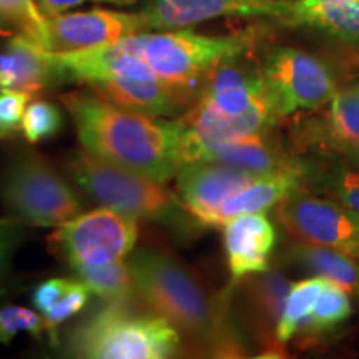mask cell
<instances>
[{
	"label": "cell",
	"mask_w": 359,
	"mask_h": 359,
	"mask_svg": "<svg viewBox=\"0 0 359 359\" xmlns=\"http://www.w3.org/2000/svg\"><path fill=\"white\" fill-rule=\"evenodd\" d=\"M135 302L167 320L196 356L240 358L246 348L231 320L230 296H215L198 273L160 246H145L130 258Z\"/></svg>",
	"instance_id": "obj_1"
},
{
	"label": "cell",
	"mask_w": 359,
	"mask_h": 359,
	"mask_svg": "<svg viewBox=\"0 0 359 359\" xmlns=\"http://www.w3.org/2000/svg\"><path fill=\"white\" fill-rule=\"evenodd\" d=\"M83 148L163 185L182 165L177 120H156L88 92L62 93Z\"/></svg>",
	"instance_id": "obj_2"
},
{
	"label": "cell",
	"mask_w": 359,
	"mask_h": 359,
	"mask_svg": "<svg viewBox=\"0 0 359 359\" xmlns=\"http://www.w3.org/2000/svg\"><path fill=\"white\" fill-rule=\"evenodd\" d=\"M67 172L85 195L107 208L148 219L190 235L200 226L182 200L145 175L116 165L92 151L77 150L65 161Z\"/></svg>",
	"instance_id": "obj_3"
},
{
	"label": "cell",
	"mask_w": 359,
	"mask_h": 359,
	"mask_svg": "<svg viewBox=\"0 0 359 359\" xmlns=\"http://www.w3.org/2000/svg\"><path fill=\"white\" fill-rule=\"evenodd\" d=\"M125 42L143 58L156 79L190 109L200 95L208 72L224 58L248 52L255 43V35L241 32L212 37L191 30H168L135 34Z\"/></svg>",
	"instance_id": "obj_4"
},
{
	"label": "cell",
	"mask_w": 359,
	"mask_h": 359,
	"mask_svg": "<svg viewBox=\"0 0 359 359\" xmlns=\"http://www.w3.org/2000/svg\"><path fill=\"white\" fill-rule=\"evenodd\" d=\"M183 351L182 336L167 320L130 303H110L75 327L69 353L90 359H163Z\"/></svg>",
	"instance_id": "obj_5"
},
{
	"label": "cell",
	"mask_w": 359,
	"mask_h": 359,
	"mask_svg": "<svg viewBox=\"0 0 359 359\" xmlns=\"http://www.w3.org/2000/svg\"><path fill=\"white\" fill-rule=\"evenodd\" d=\"M0 196L22 222L60 226L82 212V203L57 170L37 151L19 148L0 177Z\"/></svg>",
	"instance_id": "obj_6"
},
{
	"label": "cell",
	"mask_w": 359,
	"mask_h": 359,
	"mask_svg": "<svg viewBox=\"0 0 359 359\" xmlns=\"http://www.w3.org/2000/svg\"><path fill=\"white\" fill-rule=\"evenodd\" d=\"M137 238V218L105 206L60 224L47 243L55 257L75 268L122 259L135 248Z\"/></svg>",
	"instance_id": "obj_7"
},
{
	"label": "cell",
	"mask_w": 359,
	"mask_h": 359,
	"mask_svg": "<svg viewBox=\"0 0 359 359\" xmlns=\"http://www.w3.org/2000/svg\"><path fill=\"white\" fill-rule=\"evenodd\" d=\"M262 69L280 116L320 109L336 93L334 79L325 62L299 48H273Z\"/></svg>",
	"instance_id": "obj_8"
},
{
	"label": "cell",
	"mask_w": 359,
	"mask_h": 359,
	"mask_svg": "<svg viewBox=\"0 0 359 359\" xmlns=\"http://www.w3.org/2000/svg\"><path fill=\"white\" fill-rule=\"evenodd\" d=\"M278 218L298 240L331 246L359 262V217L346 206L298 188L278 205Z\"/></svg>",
	"instance_id": "obj_9"
},
{
	"label": "cell",
	"mask_w": 359,
	"mask_h": 359,
	"mask_svg": "<svg viewBox=\"0 0 359 359\" xmlns=\"http://www.w3.org/2000/svg\"><path fill=\"white\" fill-rule=\"evenodd\" d=\"M147 30L148 25L142 12L128 13L95 8L88 12L58 13L47 17L42 47L50 53L85 50L115 43Z\"/></svg>",
	"instance_id": "obj_10"
},
{
	"label": "cell",
	"mask_w": 359,
	"mask_h": 359,
	"mask_svg": "<svg viewBox=\"0 0 359 359\" xmlns=\"http://www.w3.org/2000/svg\"><path fill=\"white\" fill-rule=\"evenodd\" d=\"M257 177L217 161H187L177 170V188L183 206L200 226H217L224 201Z\"/></svg>",
	"instance_id": "obj_11"
},
{
	"label": "cell",
	"mask_w": 359,
	"mask_h": 359,
	"mask_svg": "<svg viewBox=\"0 0 359 359\" xmlns=\"http://www.w3.org/2000/svg\"><path fill=\"white\" fill-rule=\"evenodd\" d=\"M291 0H154L145 11L148 30H175L218 17H269L283 22Z\"/></svg>",
	"instance_id": "obj_12"
},
{
	"label": "cell",
	"mask_w": 359,
	"mask_h": 359,
	"mask_svg": "<svg viewBox=\"0 0 359 359\" xmlns=\"http://www.w3.org/2000/svg\"><path fill=\"white\" fill-rule=\"evenodd\" d=\"M224 226L228 266L235 281L251 273L266 271L268 258L276 241L273 223L263 213L231 218Z\"/></svg>",
	"instance_id": "obj_13"
},
{
	"label": "cell",
	"mask_w": 359,
	"mask_h": 359,
	"mask_svg": "<svg viewBox=\"0 0 359 359\" xmlns=\"http://www.w3.org/2000/svg\"><path fill=\"white\" fill-rule=\"evenodd\" d=\"M241 280V303L248 323L263 343L276 346L278 343L271 339V333L275 327L276 334V326L285 308L286 296L290 293L291 281L283 273L269 269L251 273Z\"/></svg>",
	"instance_id": "obj_14"
},
{
	"label": "cell",
	"mask_w": 359,
	"mask_h": 359,
	"mask_svg": "<svg viewBox=\"0 0 359 359\" xmlns=\"http://www.w3.org/2000/svg\"><path fill=\"white\" fill-rule=\"evenodd\" d=\"M53 80L50 55L27 35H15L0 52V90H20L35 95Z\"/></svg>",
	"instance_id": "obj_15"
},
{
	"label": "cell",
	"mask_w": 359,
	"mask_h": 359,
	"mask_svg": "<svg viewBox=\"0 0 359 359\" xmlns=\"http://www.w3.org/2000/svg\"><path fill=\"white\" fill-rule=\"evenodd\" d=\"M97 95L118 103L125 109L142 111L151 116L182 115L188 110L187 105L167 85L160 82L155 75L147 77H118L107 82L90 85Z\"/></svg>",
	"instance_id": "obj_16"
},
{
	"label": "cell",
	"mask_w": 359,
	"mask_h": 359,
	"mask_svg": "<svg viewBox=\"0 0 359 359\" xmlns=\"http://www.w3.org/2000/svg\"><path fill=\"white\" fill-rule=\"evenodd\" d=\"M281 24L308 25L343 42L359 43V0H291Z\"/></svg>",
	"instance_id": "obj_17"
},
{
	"label": "cell",
	"mask_w": 359,
	"mask_h": 359,
	"mask_svg": "<svg viewBox=\"0 0 359 359\" xmlns=\"http://www.w3.org/2000/svg\"><path fill=\"white\" fill-rule=\"evenodd\" d=\"M201 161H217L258 177L290 170L303 172L302 165L290 154L283 151L275 142L268 140L266 133L226 143L206 155Z\"/></svg>",
	"instance_id": "obj_18"
},
{
	"label": "cell",
	"mask_w": 359,
	"mask_h": 359,
	"mask_svg": "<svg viewBox=\"0 0 359 359\" xmlns=\"http://www.w3.org/2000/svg\"><path fill=\"white\" fill-rule=\"evenodd\" d=\"M303 172H278L259 175L245 188L231 195L219 208L217 226H223L231 218L248 213H264L271 206L280 205L286 196L302 185Z\"/></svg>",
	"instance_id": "obj_19"
},
{
	"label": "cell",
	"mask_w": 359,
	"mask_h": 359,
	"mask_svg": "<svg viewBox=\"0 0 359 359\" xmlns=\"http://www.w3.org/2000/svg\"><path fill=\"white\" fill-rule=\"evenodd\" d=\"M285 259L314 275L338 283L349 294L359 298V263L351 255L331 246L299 240L286 246Z\"/></svg>",
	"instance_id": "obj_20"
},
{
	"label": "cell",
	"mask_w": 359,
	"mask_h": 359,
	"mask_svg": "<svg viewBox=\"0 0 359 359\" xmlns=\"http://www.w3.org/2000/svg\"><path fill=\"white\" fill-rule=\"evenodd\" d=\"M74 276L87 288L110 303L135 302V278L130 263L120 259L105 264H82L72 268Z\"/></svg>",
	"instance_id": "obj_21"
},
{
	"label": "cell",
	"mask_w": 359,
	"mask_h": 359,
	"mask_svg": "<svg viewBox=\"0 0 359 359\" xmlns=\"http://www.w3.org/2000/svg\"><path fill=\"white\" fill-rule=\"evenodd\" d=\"M327 115L331 145L359 160V88L336 92Z\"/></svg>",
	"instance_id": "obj_22"
},
{
	"label": "cell",
	"mask_w": 359,
	"mask_h": 359,
	"mask_svg": "<svg viewBox=\"0 0 359 359\" xmlns=\"http://www.w3.org/2000/svg\"><path fill=\"white\" fill-rule=\"evenodd\" d=\"M326 278L314 276L308 280L298 281L291 285L290 293L286 296L285 308H283L281 318L276 326V341L278 344H285L302 330L304 323L311 314L314 303L320 296Z\"/></svg>",
	"instance_id": "obj_23"
},
{
	"label": "cell",
	"mask_w": 359,
	"mask_h": 359,
	"mask_svg": "<svg viewBox=\"0 0 359 359\" xmlns=\"http://www.w3.org/2000/svg\"><path fill=\"white\" fill-rule=\"evenodd\" d=\"M353 304L349 293L338 283L327 280L325 281L320 296H318L316 303L309 318L304 323V330H311L314 333H323V331H330L333 327L339 326L351 316ZM302 327V330H303Z\"/></svg>",
	"instance_id": "obj_24"
},
{
	"label": "cell",
	"mask_w": 359,
	"mask_h": 359,
	"mask_svg": "<svg viewBox=\"0 0 359 359\" xmlns=\"http://www.w3.org/2000/svg\"><path fill=\"white\" fill-rule=\"evenodd\" d=\"M0 22H6L42 45L47 17L35 0H0Z\"/></svg>",
	"instance_id": "obj_25"
},
{
	"label": "cell",
	"mask_w": 359,
	"mask_h": 359,
	"mask_svg": "<svg viewBox=\"0 0 359 359\" xmlns=\"http://www.w3.org/2000/svg\"><path fill=\"white\" fill-rule=\"evenodd\" d=\"M60 127L62 114L52 102L35 100L27 105L22 118V132L29 143H37L53 137Z\"/></svg>",
	"instance_id": "obj_26"
},
{
	"label": "cell",
	"mask_w": 359,
	"mask_h": 359,
	"mask_svg": "<svg viewBox=\"0 0 359 359\" xmlns=\"http://www.w3.org/2000/svg\"><path fill=\"white\" fill-rule=\"evenodd\" d=\"M42 330H45L43 320H40L37 313L15 304L0 308V343L2 344H11L19 331L40 338Z\"/></svg>",
	"instance_id": "obj_27"
},
{
	"label": "cell",
	"mask_w": 359,
	"mask_h": 359,
	"mask_svg": "<svg viewBox=\"0 0 359 359\" xmlns=\"http://www.w3.org/2000/svg\"><path fill=\"white\" fill-rule=\"evenodd\" d=\"M88 293L90 290L83 285L82 281H75L74 286L69 290V293H67L60 302L53 304V306L43 314V327L50 331L53 338L52 341H57L55 339L57 326L69 320V318L74 316V314H77L80 309L87 304Z\"/></svg>",
	"instance_id": "obj_28"
},
{
	"label": "cell",
	"mask_w": 359,
	"mask_h": 359,
	"mask_svg": "<svg viewBox=\"0 0 359 359\" xmlns=\"http://www.w3.org/2000/svg\"><path fill=\"white\" fill-rule=\"evenodd\" d=\"M30 98V93L20 90H0V138L12 137L22 128V118Z\"/></svg>",
	"instance_id": "obj_29"
},
{
	"label": "cell",
	"mask_w": 359,
	"mask_h": 359,
	"mask_svg": "<svg viewBox=\"0 0 359 359\" xmlns=\"http://www.w3.org/2000/svg\"><path fill=\"white\" fill-rule=\"evenodd\" d=\"M333 195L359 217V172L341 168L331 178Z\"/></svg>",
	"instance_id": "obj_30"
},
{
	"label": "cell",
	"mask_w": 359,
	"mask_h": 359,
	"mask_svg": "<svg viewBox=\"0 0 359 359\" xmlns=\"http://www.w3.org/2000/svg\"><path fill=\"white\" fill-rule=\"evenodd\" d=\"M75 281L65 280V278H53L39 285L34 291L32 304L39 313L45 314L53 304L60 302L64 296L69 293V290L74 286Z\"/></svg>",
	"instance_id": "obj_31"
},
{
	"label": "cell",
	"mask_w": 359,
	"mask_h": 359,
	"mask_svg": "<svg viewBox=\"0 0 359 359\" xmlns=\"http://www.w3.org/2000/svg\"><path fill=\"white\" fill-rule=\"evenodd\" d=\"M22 236H24V231L20 230V226L7 222L0 223V285L17 246L20 245Z\"/></svg>",
	"instance_id": "obj_32"
},
{
	"label": "cell",
	"mask_w": 359,
	"mask_h": 359,
	"mask_svg": "<svg viewBox=\"0 0 359 359\" xmlns=\"http://www.w3.org/2000/svg\"><path fill=\"white\" fill-rule=\"evenodd\" d=\"M85 2H97V4H115V6H133L138 0H37L40 11L45 17H53L58 13H64L72 7L82 6Z\"/></svg>",
	"instance_id": "obj_33"
},
{
	"label": "cell",
	"mask_w": 359,
	"mask_h": 359,
	"mask_svg": "<svg viewBox=\"0 0 359 359\" xmlns=\"http://www.w3.org/2000/svg\"><path fill=\"white\" fill-rule=\"evenodd\" d=\"M0 223H4V222H0Z\"/></svg>",
	"instance_id": "obj_34"
},
{
	"label": "cell",
	"mask_w": 359,
	"mask_h": 359,
	"mask_svg": "<svg viewBox=\"0 0 359 359\" xmlns=\"http://www.w3.org/2000/svg\"><path fill=\"white\" fill-rule=\"evenodd\" d=\"M358 161H359V160H358Z\"/></svg>",
	"instance_id": "obj_35"
}]
</instances>
